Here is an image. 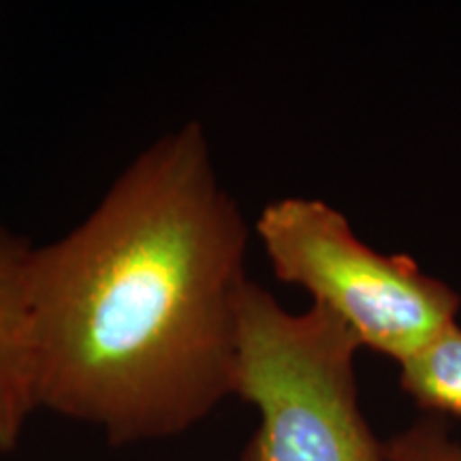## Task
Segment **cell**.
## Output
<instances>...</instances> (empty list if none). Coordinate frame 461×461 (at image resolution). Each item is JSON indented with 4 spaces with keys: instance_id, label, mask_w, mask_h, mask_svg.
I'll return each mask as SVG.
<instances>
[{
    "instance_id": "obj_2",
    "label": "cell",
    "mask_w": 461,
    "mask_h": 461,
    "mask_svg": "<svg viewBox=\"0 0 461 461\" xmlns=\"http://www.w3.org/2000/svg\"><path fill=\"white\" fill-rule=\"evenodd\" d=\"M361 346L338 319L310 305L288 312L258 282L240 305L233 397L258 425L241 461H387L359 402Z\"/></svg>"
},
{
    "instance_id": "obj_1",
    "label": "cell",
    "mask_w": 461,
    "mask_h": 461,
    "mask_svg": "<svg viewBox=\"0 0 461 461\" xmlns=\"http://www.w3.org/2000/svg\"><path fill=\"white\" fill-rule=\"evenodd\" d=\"M248 240L203 124L143 148L82 222L34 246L39 411L112 447L203 423L233 397Z\"/></svg>"
},
{
    "instance_id": "obj_4",
    "label": "cell",
    "mask_w": 461,
    "mask_h": 461,
    "mask_svg": "<svg viewBox=\"0 0 461 461\" xmlns=\"http://www.w3.org/2000/svg\"><path fill=\"white\" fill-rule=\"evenodd\" d=\"M34 244L0 224V455L17 451L39 412L32 346Z\"/></svg>"
},
{
    "instance_id": "obj_5",
    "label": "cell",
    "mask_w": 461,
    "mask_h": 461,
    "mask_svg": "<svg viewBox=\"0 0 461 461\" xmlns=\"http://www.w3.org/2000/svg\"><path fill=\"white\" fill-rule=\"evenodd\" d=\"M400 387L429 417L461 419V325L447 327L400 363Z\"/></svg>"
},
{
    "instance_id": "obj_6",
    "label": "cell",
    "mask_w": 461,
    "mask_h": 461,
    "mask_svg": "<svg viewBox=\"0 0 461 461\" xmlns=\"http://www.w3.org/2000/svg\"><path fill=\"white\" fill-rule=\"evenodd\" d=\"M387 461H461V440L440 417H423L384 440Z\"/></svg>"
},
{
    "instance_id": "obj_3",
    "label": "cell",
    "mask_w": 461,
    "mask_h": 461,
    "mask_svg": "<svg viewBox=\"0 0 461 461\" xmlns=\"http://www.w3.org/2000/svg\"><path fill=\"white\" fill-rule=\"evenodd\" d=\"M255 233L285 285L312 297L353 333L361 350L397 366L455 325L461 295L408 255L366 244L338 207L316 197H280L263 207Z\"/></svg>"
}]
</instances>
